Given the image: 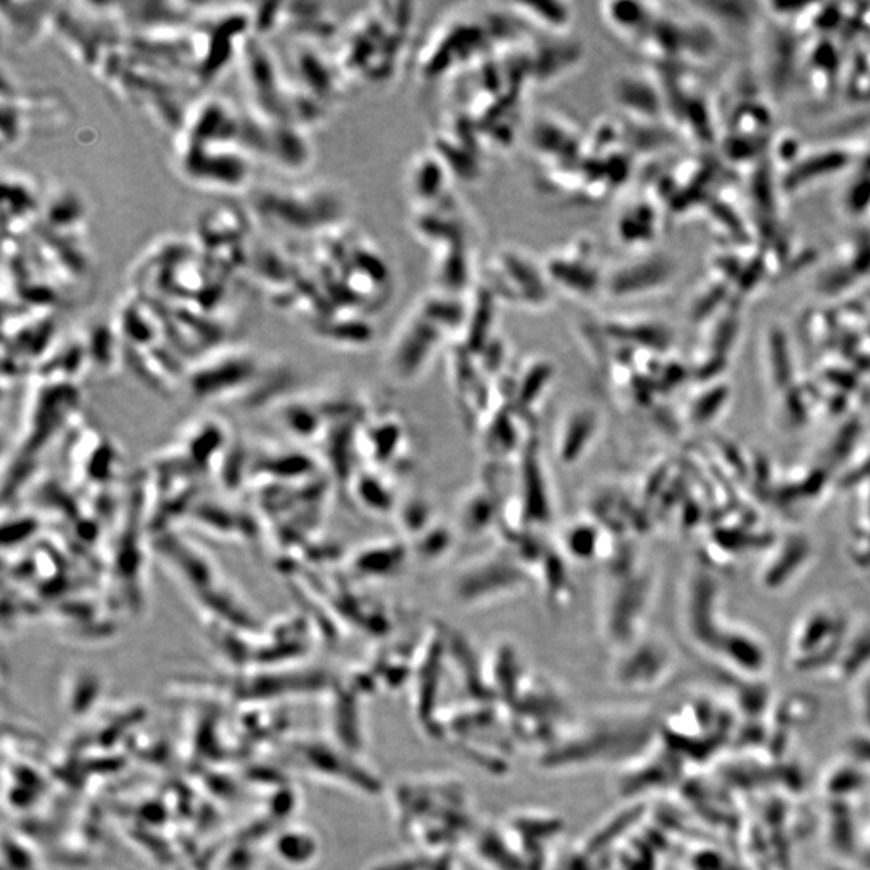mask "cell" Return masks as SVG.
Here are the masks:
<instances>
[{
    "instance_id": "obj_1",
    "label": "cell",
    "mask_w": 870,
    "mask_h": 870,
    "mask_svg": "<svg viewBox=\"0 0 870 870\" xmlns=\"http://www.w3.org/2000/svg\"><path fill=\"white\" fill-rule=\"evenodd\" d=\"M846 162H848V158L841 152H830V154H824L821 157L809 158L806 162L801 163L795 171L788 174L785 184L788 187L800 186L816 176L841 170V166H845Z\"/></svg>"
}]
</instances>
